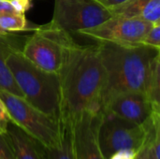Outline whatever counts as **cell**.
<instances>
[{"mask_svg": "<svg viewBox=\"0 0 160 159\" xmlns=\"http://www.w3.org/2000/svg\"><path fill=\"white\" fill-rule=\"evenodd\" d=\"M58 78L59 121L72 124L85 111H102L105 71L98 45H79L66 33L64 62Z\"/></svg>", "mask_w": 160, "mask_h": 159, "instance_id": "1", "label": "cell"}, {"mask_svg": "<svg viewBox=\"0 0 160 159\" xmlns=\"http://www.w3.org/2000/svg\"><path fill=\"white\" fill-rule=\"evenodd\" d=\"M99 57L105 71L101 95L103 105L112 97L124 92L147 93L156 66L160 63V50L145 45L122 46L98 42Z\"/></svg>", "mask_w": 160, "mask_h": 159, "instance_id": "2", "label": "cell"}, {"mask_svg": "<svg viewBox=\"0 0 160 159\" xmlns=\"http://www.w3.org/2000/svg\"><path fill=\"white\" fill-rule=\"evenodd\" d=\"M14 81L23 95V98L38 111L58 120L60 83L57 74L44 71L14 48L6 59Z\"/></svg>", "mask_w": 160, "mask_h": 159, "instance_id": "3", "label": "cell"}, {"mask_svg": "<svg viewBox=\"0 0 160 159\" xmlns=\"http://www.w3.org/2000/svg\"><path fill=\"white\" fill-rule=\"evenodd\" d=\"M0 98L5 104L10 121L43 148L52 146L58 140L59 123L55 118L38 111L24 98L0 90Z\"/></svg>", "mask_w": 160, "mask_h": 159, "instance_id": "4", "label": "cell"}, {"mask_svg": "<svg viewBox=\"0 0 160 159\" xmlns=\"http://www.w3.org/2000/svg\"><path fill=\"white\" fill-rule=\"evenodd\" d=\"M66 33L49 23L38 25L21 49L22 53L38 68L58 75L64 62Z\"/></svg>", "mask_w": 160, "mask_h": 159, "instance_id": "5", "label": "cell"}, {"mask_svg": "<svg viewBox=\"0 0 160 159\" xmlns=\"http://www.w3.org/2000/svg\"><path fill=\"white\" fill-rule=\"evenodd\" d=\"M147 139L145 124H135L112 114L103 112L98 130V143L103 158L122 149H132L137 154L142 149Z\"/></svg>", "mask_w": 160, "mask_h": 159, "instance_id": "6", "label": "cell"}, {"mask_svg": "<svg viewBox=\"0 0 160 159\" xmlns=\"http://www.w3.org/2000/svg\"><path fill=\"white\" fill-rule=\"evenodd\" d=\"M112 16L110 9L94 0H54L50 25L68 34L94 27Z\"/></svg>", "mask_w": 160, "mask_h": 159, "instance_id": "7", "label": "cell"}, {"mask_svg": "<svg viewBox=\"0 0 160 159\" xmlns=\"http://www.w3.org/2000/svg\"><path fill=\"white\" fill-rule=\"evenodd\" d=\"M153 23L122 16H112L94 27L83 29L78 34L97 42H109L122 46L141 45Z\"/></svg>", "mask_w": 160, "mask_h": 159, "instance_id": "8", "label": "cell"}, {"mask_svg": "<svg viewBox=\"0 0 160 159\" xmlns=\"http://www.w3.org/2000/svg\"><path fill=\"white\" fill-rule=\"evenodd\" d=\"M155 111H160V105L154 103L147 93L141 91L115 95L102 107L103 112L139 125H142Z\"/></svg>", "mask_w": 160, "mask_h": 159, "instance_id": "9", "label": "cell"}, {"mask_svg": "<svg viewBox=\"0 0 160 159\" xmlns=\"http://www.w3.org/2000/svg\"><path fill=\"white\" fill-rule=\"evenodd\" d=\"M102 111H85L72 123L76 159H104L98 143Z\"/></svg>", "mask_w": 160, "mask_h": 159, "instance_id": "10", "label": "cell"}, {"mask_svg": "<svg viewBox=\"0 0 160 159\" xmlns=\"http://www.w3.org/2000/svg\"><path fill=\"white\" fill-rule=\"evenodd\" d=\"M15 159H47L43 147L12 122L6 134Z\"/></svg>", "mask_w": 160, "mask_h": 159, "instance_id": "11", "label": "cell"}, {"mask_svg": "<svg viewBox=\"0 0 160 159\" xmlns=\"http://www.w3.org/2000/svg\"><path fill=\"white\" fill-rule=\"evenodd\" d=\"M110 10L112 16L160 22V0H127Z\"/></svg>", "mask_w": 160, "mask_h": 159, "instance_id": "12", "label": "cell"}, {"mask_svg": "<svg viewBox=\"0 0 160 159\" xmlns=\"http://www.w3.org/2000/svg\"><path fill=\"white\" fill-rule=\"evenodd\" d=\"M59 123V135L57 142L49 148H43L47 159H76L72 125L65 122Z\"/></svg>", "mask_w": 160, "mask_h": 159, "instance_id": "13", "label": "cell"}, {"mask_svg": "<svg viewBox=\"0 0 160 159\" xmlns=\"http://www.w3.org/2000/svg\"><path fill=\"white\" fill-rule=\"evenodd\" d=\"M14 48L18 47L15 46L14 40L9 34L0 35V90L23 98V95L19 89L6 63L7 56Z\"/></svg>", "mask_w": 160, "mask_h": 159, "instance_id": "14", "label": "cell"}, {"mask_svg": "<svg viewBox=\"0 0 160 159\" xmlns=\"http://www.w3.org/2000/svg\"><path fill=\"white\" fill-rule=\"evenodd\" d=\"M0 26L8 33L20 31H35L38 25L30 22L25 14H7L0 16Z\"/></svg>", "mask_w": 160, "mask_h": 159, "instance_id": "15", "label": "cell"}, {"mask_svg": "<svg viewBox=\"0 0 160 159\" xmlns=\"http://www.w3.org/2000/svg\"><path fill=\"white\" fill-rule=\"evenodd\" d=\"M141 44L160 50V22L153 23Z\"/></svg>", "mask_w": 160, "mask_h": 159, "instance_id": "16", "label": "cell"}, {"mask_svg": "<svg viewBox=\"0 0 160 159\" xmlns=\"http://www.w3.org/2000/svg\"><path fill=\"white\" fill-rule=\"evenodd\" d=\"M0 159H15L7 136L2 134H0Z\"/></svg>", "mask_w": 160, "mask_h": 159, "instance_id": "17", "label": "cell"}, {"mask_svg": "<svg viewBox=\"0 0 160 159\" xmlns=\"http://www.w3.org/2000/svg\"><path fill=\"white\" fill-rule=\"evenodd\" d=\"M10 118L8 113L7 108L0 98V134L6 135L8 124L10 123Z\"/></svg>", "mask_w": 160, "mask_h": 159, "instance_id": "18", "label": "cell"}, {"mask_svg": "<svg viewBox=\"0 0 160 159\" xmlns=\"http://www.w3.org/2000/svg\"><path fill=\"white\" fill-rule=\"evenodd\" d=\"M10 3L19 14H25L32 7V0H10Z\"/></svg>", "mask_w": 160, "mask_h": 159, "instance_id": "19", "label": "cell"}, {"mask_svg": "<svg viewBox=\"0 0 160 159\" xmlns=\"http://www.w3.org/2000/svg\"><path fill=\"white\" fill-rule=\"evenodd\" d=\"M137 152L132 149H122L114 154L109 159H136Z\"/></svg>", "mask_w": 160, "mask_h": 159, "instance_id": "20", "label": "cell"}, {"mask_svg": "<svg viewBox=\"0 0 160 159\" xmlns=\"http://www.w3.org/2000/svg\"><path fill=\"white\" fill-rule=\"evenodd\" d=\"M17 13L9 0H0V16Z\"/></svg>", "mask_w": 160, "mask_h": 159, "instance_id": "21", "label": "cell"}, {"mask_svg": "<svg viewBox=\"0 0 160 159\" xmlns=\"http://www.w3.org/2000/svg\"><path fill=\"white\" fill-rule=\"evenodd\" d=\"M94 1L98 2V4H100L101 6H103L106 8L111 9V8L120 5L122 3H124L127 0H94Z\"/></svg>", "mask_w": 160, "mask_h": 159, "instance_id": "22", "label": "cell"}, {"mask_svg": "<svg viewBox=\"0 0 160 159\" xmlns=\"http://www.w3.org/2000/svg\"><path fill=\"white\" fill-rule=\"evenodd\" d=\"M136 159H154L152 157L151 150L148 147H143L137 155Z\"/></svg>", "mask_w": 160, "mask_h": 159, "instance_id": "23", "label": "cell"}, {"mask_svg": "<svg viewBox=\"0 0 160 159\" xmlns=\"http://www.w3.org/2000/svg\"><path fill=\"white\" fill-rule=\"evenodd\" d=\"M8 32H6V31H5V30L0 26V35H8Z\"/></svg>", "mask_w": 160, "mask_h": 159, "instance_id": "24", "label": "cell"}, {"mask_svg": "<svg viewBox=\"0 0 160 159\" xmlns=\"http://www.w3.org/2000/svg\"><path fill=\"white\" fill-rule=\"evenodd\" d=\"M9 1H10V0H9Z\"/></svg>", "mask_w": 160, "mask_h": 159, "instance_id": "25", "label": "cell"}]
</instances>
